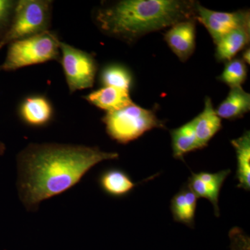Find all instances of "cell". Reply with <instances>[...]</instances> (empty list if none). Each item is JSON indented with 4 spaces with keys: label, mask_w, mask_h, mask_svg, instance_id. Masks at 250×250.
Instances as JSON below:
<instances>
[{
    "label": "cell",
    "mask_w": 250,
    "mask_h": 250,
    "mask_svg": "<svg viewBox=\"0 0 250 250\" xmlns=\"http://www.w3.org/2000/svg\"><path fill=\"white\" fill-rule=\"evenodd\" d=\"M173 156L183 160L188 153L202 149L197 141L193 119L187 124L170 131Z\"/></svg>",
    "instance_id": "2e32d148"
},
{
    "label": "cell",
    "mask_w": 250,
    "mask_h": 250,
    "mask_svg": "<svg viewBox=\"0 0 250 250\" xmlns=\"http://www.w3.org/2000/svg\"><path fill=\"white\" fill-rule=\"evenodd\" d=\"M61 41L51 31L14 41L9 44L1 70L15 71L22 67L61 59Z\"/></svg>",
    "instance_id": "3957f363"
},
{
    "label": "cell",
    "mask_w": 250,
    "mask_h": 250,
    "mask_svg": "<svg viewBox=\"0 0 250 250\" xmlns=\"http://www.w3.org/2000/svg\"><path fill=\"white\" fill-rule=\"evenodd\" d=\"M193 121L197 141L203 149L222 128L221 118L217 115L209 97L205 98L203 111Z\"/></svg>",
    "instance_id": "8fae6325"
},
{
    "label": "cell",
    "mask_w": 250,
    "mask_h": 250,
    "mask_svg": "<svg viewBox=\"0 0 250 250\" xmlns=\"http://www.w3.org/2000/svg\"><path fill=\"white\" fill-rule=\"evenodd\" d=\"M52 1H17L9 30L0 42V50L14 41L48 31L52 21Z\"/></svg>",
    "instance_id": "5b68a950"
},
{
    "label": "cell",
    "mask_w": 250,
    "mask_h": 250,
    "mask_svg": "<svg viewBox=\"0 0 250 250\" xmlns=\"http://www.w3.org/2000/svg\"><path fill=\"white\" fill-rule=\"evenodd\" d=\"M17 1L0 0V42L9 30Z\"/></svg>",
    "instance_id": "ffe728a7"
},
{
    "label": "cell",
    "mask_w": 250,
    "mask_h": 250,
    "mask_svg": "<svg viewBox=\"0 0 250 250\" xmlns=\"http://www.w3.org/2000/svg\"><path fill=\"white\" fill-rule=\"evenodd\" d=\"M171 211L175 221L192 227L188 218L187 205L183 190L176 194L171 200Z\"/></svg>",
    "instance_id": "44dd1931"
},
{
    "label": "cell",
    "mask_w": 250,
    "mask_h": 250,
    "mask_svg": "<svg viewBox=\"0 0 250 250\" xmlns=\"http://www.w3.org/2000/svg\"><path fill=\"white\" fill-rule=\"evenodd\" d=\"M196 20L190 19L177 23L164 34L167 45L182 62H187L195 49Z\"/></svg>",
    "instance_id": "ba28073f"
},
{
    "label": "cell",
    "mask_w": 250,
    "mask_h": 250,
    "mask_svg": "<svg viewBox=\"0 0 250 250\" xmlns=\"http://www.w3.org/2000/svg\"><path fill=\"white\" fill-rule=\"evenodd\" d=\"M5 151H6V146L4 143L0 141V156L4 154Z\"/></svg>",
    "instance_id": "484cf974"
},
{
    "label": "cell",
    "mask_w": 250,
    "mask_h": 250,
    "mask_svg": "<svg viewBox=\"0 0 250 250\" xmlns=\"http://www.w3.org/2000/svg\"><path fill=\"white\" fill-rule=\"evenodd\" d=\"M250 110V95L241 87L231 88L226 99L215 109L217 115L224 119H238Z\"/></svg>",
    "instance_id": "4fadbf2b"
},
{
    "label": "cell",
    "mask_w": 250,
    "mask_h": 250,
    "mask_svg": "<svg viewBox=\"0 0 250 250\" xmlns=\"http://www.w3.org/2000/svg\"><path fill=\"white\" fill-rule=\"evenodd\" d=\"M248 76L246 63L241 59H233L226 62L218 80L230 88L241 87Z\"/></svg>",
    "instance_id": "ac0fdd59"
},
{
    "label": "cell",
    "mask_w": 250,
    "mask_h": 250,
    "mask_svg": "<svg viewBox=\"0 0 250 250\" xmlns=\"http://www.w3.org/2000/svg\"><path fill=\"white\" fill-rule=\"evenodd\" d=\"M100 82L104 86L115 87L129 90L132 85V75L126 67L118 64L107 65L100 74Z\"/></svg>",
    "instance_id": "e0dca14e"
},
{
    "label": "cell",
    "mask_w": 250,
    "mask_h": 250,
    "mask_svg": "<svg viewBox=\"0 0 250 250\" xmlns=\"http://www.w3.org/2000/svg\"><path fill=\"white\" fill-rule=\"evenodd\" d=\"M118 152L98 147L62 143H31L17 156V190L20 201L29 212L42 202L77 185L94 166L116 160Z\"/></svg>",
    "instance_id": "6da1fadb"
},
{
    "label": "cell",
    "mask_w": 250,
    "mask_h": 250,
    "mask_svg": "<svg viewBox=\"0 0 250 250\" xmlns=\"http://www.w3.org/2000/svg\"><path fill=\"white\" fill-rule=\"evenodd\" d=\"M19 116L26 125L41 127L52 121L54 109L48 99L42 95H34L24 99L21 103Z\"/></svg>",
    "instance_id": "9c48e42d"
},
{
    "label": "cell",
    "mask_w": 250,
    "mask_h": 250,
    "mask_svg": "<svg viewBox=\"0 0 250 250\" xmlns=\"http://www.w3.org/2000/svg\"><path fill=\"white\" fill-rule=\"evenodd\" d=\"M0 71H1V67H0Z\"/></svg>",
    "instance_id": "4316f807"
},
{
    "label": "cell",
    "mask_w": 250,
    "mask_h": 250,
    "mask_svg": "<svg viewBox=\"0 0 250 250\" xmlns=\"http://www.w3.org/2000/svg\"><path fill=\"white\" fill-rule=\"evenodd\" d=\"M230 250H250V237L239 228H233L229 231Z\"/></svg>",
    "instance_id": "7402d4cb"
},
{
    "label": "cell",
    "mask_w": 250,
    "mask_h": 250,
    "mask_svg": "<svg viewBox=\"0 0 250 250\" xmlns=\"http://www.w3.org/2000/svg\"><path fill=\"white\" fill-rule=\"evenodd\" d=\"M129 90L104 86L85 97L91 104L106 112L117 111L134 104Z\"/></svg>",
    "instance_id": "30bf717a"
},
{
    "label": "cell",
    "mask_w": 250,
    "mask_h": 250,
    "mask_svg": "<svg viewBox=\"0 0 250 250\" xmlns=\"http://www.w3.org/2000/svg\"><path fill=\"white\" fill-rule=\"evenodd\" d=\"M196 21L205 26L215 44L234 29L250 27L249 10L221 12L207 9L199 2L197 5Z\"/></svg>",
    "instance_id": "52a82bcc"
},
{
    "label": "cell",
    "mask_w": 250,
    "mask_h": 250,
    "mask_svg": "<svg viewBox=\"0 0 250 250\" xmlns=\"http://www.w3.org/2000/svg\"><path fill=\"white\" fill-rule=\"evenodd\" d=\"M103 122L109 137L121 144L138 139L155 128L166 127L165 123L157 118L154 111L134 103L117 111L106 112Z\"/></svg>",
    "instance_id": "277c9868"
},
{
    "label": "cell",
    "mask_w": 250,
    "mask_h": 250,
    "mask_svg": "<svg viewBox=\"0 0 250 250\" xmlns=\"http://www.w3.org/2000/svg\"><path fill=\"white\" fill-rule=\"evenodd\" d=\"M188 187L192 190L198 198H205L209 200L214 208L215 215L216 216L220 215V208L218 206V200L215 199L208 190L205 182L197 177V174L192 173L191 177L188 179Z\"/></svg>",
    "instance_id": "d6986e66"
},
{
    "label": "cell",
    "mask_w": 250,
    "mask_h": 250,
    "mask_svg": "<svg viewBox=\"0 0 250 250\" xmlns=\"http://www.w3.org/2000/svg\"><path fill=\"white\" fill-rule=\"evenodd\" d=\"M184 197H185L186 205H187L188 218L191 226L194 225L195 210H196L197 202L198 197L193 192L187 187L183 189Z\"/></svg>",
    "instance_id": "cb8c5ba5"
},
{
    "label": "cell",
    "mask_w": 250,
    "mask_h": 250,
    "mask_svg": "<svg viewBox=\"0 0 250 250\" xmlns=\"http://www.w3.org/2000/svg\"><path fill=\"white\" fill-rule=\"evenodd\" d=\"M193 0H122L97 10L95 20L104 34L135 42L149 33L196 20Z\"/></svg>",
    "instance_id": "7a4b0ae2"
},
{
    "label": "cell",
    "mask_w": 250,
    "mask_h": 250,
    "mask_svg": "<svg viewBox=\"0 0 250 250\" xmlns=\"http://www.w3.org/2000/svg\"><path fill=\"white\" fill-rule=\"evenodd\" d=\"M99 183L104 192L116 197L127 195L136 187V184L126 172L116 168L104 172L99 179Z\"/></svg>",
    "instance_id": "9a60e30c"
},
{
    "label": "cell",
    "mask_w": 250,
    "mask_h": 250,
    "mask_svg": "<svg viewBox=\"0 0 250 250\" xmlns=\"http://www.w3.org/2000/svg\"><path fill=\"white\" fill-rule=\"evenodd\" d=\"M61 59L67 87L70 93L92 88L98 65L91 54L62 42Z\"/></svg>",
    "instance_id": "8992f818"
},
{
    "label": "cell",
    "mask_w": 250,
    "mask_h": 250,
    "mask_svg": "<svg viewBox=\"0 0 250 250\" xmlns=\"http://www.w3.org/2000/svg\"><path fill=\"white\" fill-rule=\"evenodd\" d=\"M250 41V27L234 29L216 42L215 58L220 62H228L245 48Z\"/></svg>",
    "instance_id": "7c38bea8"
},
{
    "label": "cell",
    "mask_w": 250,
    "mask_h": 250,
    "mask_svg": "<svg viewBox=\"0 0 250 250\" xmlns=\"http://www.w3.org/2000/svg\"><path fill=\"white\" fill-rule=\"evenodd\" d=\"M230 173H231V170H223L215 172V173L200 172L197 173V175L202 182L208 184V185L213 186L220 190L225 179L228 178Z\"/></svg>",
    "instance_id": "603a6c76"
},
{
    "label": "cell",
    "mask_w": 250,
    "mask_h": 250,
    "mask_svg": "<svg viewBox=\"0 0 250 250\" xmlns=\"http://www.w3.org/2000/svg\"><path fill=\"white\" fill-rule=\"evenodd\" d=\"M237 159L236 179L238 187L250 191V132L247 131L238 139L231 141Z\"/></svg>",
    "instance_id": "5bb4252c"
},
{
    "label": "cell",
    "mask_w": 250,
    "mask_h": 250,
    "mask_svg": "<svg viewBox=\"0 0 250 250\" xmlns=\"http://www.w3.org/2000/svg\"><path fill=\"white\" fill-rule=\"evenodd\" d=\"M242 60L246 64L250 63V47L245 49L244 52L242 54Z\"/></svg>",
    "instance_id": "d4e9b609"
}]
</instances>
